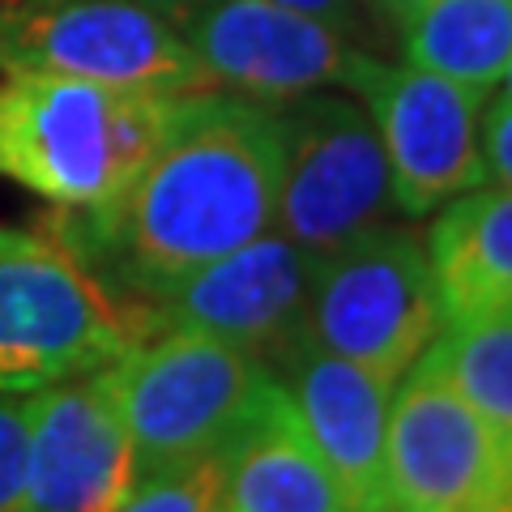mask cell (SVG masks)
Instances as JSON below:
<instances>
[{"label": "cell", "instance_id": "d6986e66", "mask_svg": "<svg viewBox=\"0 0 512 512\" xmlns=\"http://www.w3.org/2000/svg\"><path fill=\"white\" fill-rule=\"evenodd\" d=\"M30 440V393L0 389V512L22 508Z\"/></svg>", "mask_w": 512, "mask_h": 512}, {"label": "cell", "instance_id": "8992f818", "mask_svg": "<svg viewBox=\"0 0 512 512\" xmlns=\"http://www.w3.org/2000/svg\"><path fill=\"white\" fill-rule=\"evenodd\" d=\"M0 73L146 94L210 90L180 22L137 0H0Z\"/></svg>", "mask_w": 512, "mask_h": 512}, {"label": "cell", "instance_id": "cb8c5ba5", "mask_svg": "<svg viewBox=\"0 0 512 512\" xmlns=\"http://www.w3.org/2000/svg\"><path fill=\"white\" fill-rule=\"evenodd\" d=\"M500 86H504V99H512V64H508V73H504V82H500Z\"/></svg>", "mask_w": 512, "mask_h": 512}, {"label": "cell", "instance_id": "52a82bcc", "mask_svg": "<svg viewBox=\"0 0 512 512\" xmlns=\"http://www.w3.org/2000/svg\"><path fill=\"white\" fill-rule=\"evenodd\" d=\"M384 491L393 512H512V436L457 389L431 346L389 402Z\"/></svg>", "mask_w": 512, "mask_h": 512}, {"label": "cell", "instance_id": "6da1fadb", "mask_svg": "<svg viewBox=\"0 0 512 512\" xmlns=\"http://www.w3.org/2000/svg\"><path fill=\"white\" fill-rule=\"evenodd\" d=\"M282 171L278 107L231 90H192L120 197L60 210L52 239L116 299L150 303L274 227Z\"/></svg>", "mask_w": 512, "mask_h": 512}, {"label": "cell", "instance_id": "277c9868", "mask_svg": "<svg viewBox=\"0 0 512 512\" xmlns=\"http://www.w3.org/2000/svg\"><path fill=\"white\" fill-rule=\"evenodd\" d=\"M146 325L43 231H0V389L35 393L103 372Z\"/></svg>", "mask_w": 512, "mask_h": 512}, {"label": "cell", "instance_id": "ac0fdd59", "mask_svg": "<svg viewBox=\"0 0 512 512\" xmlns=\"http://www.w3.org/2000/svg\"><path fill=\"white\" fill-rule=\"evenodd\" d=\"M222 466H227V453L146 474L128 487V495L111 512H218Z\"/></svg>", "mask_w": 512, "mask_h": 512}, {"label": "cell", "instance_id": "ba28073f", "mask_svg": "<svg viewBox=\"0 0 512 512\" xmlns=\"http://www.w3.org/2000/svg\"><path fill=\"white\" fill-rule=\"evenodd\" d=\"M282 171L274 231L325 256L393 214V180L367 107L342 94H303L278 107Z\"/></svg>", "mask_w": 512, "mask_h": 512}, {"label": "cell", "instance_id": "5bb4252c", "mask_svg": "<svg viewBox=\"0 0 512 512\" xmlns=\"http://www.w3.org/2000/svg\"><path fill=\"white\" fill-rule=\"evenodd\" d=\"M427 265L444 329L512 312V188L478 184L440 205Z\"/></svg>", "mask_w": 512, "mask_h": 512}, {"label": "cell", "instance_id": "5b68a950", "mask_svg": "<svg viewBox=\"0 0 512 512\" xmlns=\"http://www.w3.org/2000/svg\"><path fill=\"white\" fill-rule=\"evenodd\" d=\"M444 333L427 239L393 222L316 256L308 338L397 384Z\"/></svg>", "mask_w": 512, "mask_h": 512}, {"label": "cell", "instance_id": "30bf717a", "mask_svg": "<svg viewBox=\"0 0 512 512\" xmlns=\"http://www.w3.org/2000/svg\"><path fill=\"white\" fill-rule=\"evenodd\" d=\"M312 269V252L269 227L244 248L175 282L167 295L141 303L137 316L146 325V338L167 329L210 333L278 372V363L308 342Z\"/></svg>", "mask_w": 512, "mask_h": 512}, {"label": "cell", "instance_id": "7c38bea8", "mask_svg": "<svg viewBox=\"0 0 512 512\" xmlns=\"http://www.w3.org/2000/svg\"><path fill=\"white\" fill-rule=\"evenodd\" d=\"M133 483V440L107 384V367L30 393L18 512H111Z\"/></svg>", "mask_w": 512, "mask_h": 512}, {"label": "cell", "instance_id": "44dd1931", "mask_svg": "<svg viewBox=\"0 0 512 512\" xmlns=\"http://www.w3.org/2000/svg\"><path fill=\"white\" fill-rule=\"evenodd\" d=\"M278 5L286 9H299V13H308V18H320V22H329L333 30H346L355 26V0H278Z\"/></svg>", "mask_w": 512, "mask_h": 512}, {"label": "cell", "instance_id": "7a4b0ae2", "mask_svg": "<svg viewBox=\"0 0 512 512\" xmlns=\"http://www.w3.org/2000/svg\"><path fill=\"white\" fill-rule=\"evenodd\" d=\"M180 94H146L43 73L0 77V180L56 210L120 197L167 133Z\"/></svg>", "mask_w": 512, "mask_h": 512}, {"label": "cell", "instance_id": "8fae6325", "mask_svg": "<svg viewBox=\"0 0 512 512\" xmlns=\"http://www.w3.org/2000/svg\"><path fill=\"white\" fill-rule=\"evenodd\" d=\"M175 22L210 90L282 107L312 90L342 86L346 35L278 0H201Z\"/></svg>", "mask_w": 512, "mask_h": 512}, {"label": "cell", "instance_id": "9c48e42d", "mask_svg": "<svg viewBox=\"0 0 512 512\" xmlns=\"http://www.w3.org/2000/svg\"><path fill=\"white\" fill-rule=\"evenodd\" d=\"M342 86L367 107L384 158H389L393 205L410 218H427L461 192L487 184L478 150V116L487 94L457 86L419 64H384L350 52Z\"/></svg>", "mask_w": 512, "mask_h": 512}, {"label": "cell", "instance_id": "ffe728a7", "mask_svg": "<svg viewBox=\"0 0 512 512\" xmlns=\"http://www.w3.org/2000/svg\"><path fill=\"white\" fill-rule=\"evenodd\" d=\"M478 150H483L487 184L512 188V99H495L491 107L483 103L478 116Z\"/></svg>", "mask_w": 512, "mask_h": 512}, {"label": "cell", "instance_id": "d4e9b609", "mask_svg": "<svg viewBox=\"0 0 512 512\" xmlns=\"http://www.w3.org/2000/svg\"><path fill=\"white\" fill-rule=\"evenodd\" d=\"M376 512H393V508H376Z\"/></svg>", "mask_w": 512, "mask_h": 512}, {"label": "cell", "instance_id": "603a6c76", "mask_svg": "<svg viewBox=\"0 0 512 512\" xmlns=\"http://www.w3.org/2000/svg\"><path fill=\"white\" fill-rule=\"evenodd\" d=\"M137 5H150L158 13H167V18H180V13H188L192 5H201V0H137Z\"/></svg>", "mask_w": 512, "mask_h": 512}, {"label": "cell", "instance_id": "9a60e30c", "mask_svg": "<svg viewBox=\"0 0 512 512\" xmlns=\"http://www.w3.org/2000/svg\"><path fill=\"white\" fill-rule=\"evenodd\" d=\"M218 512H355L342 483L299 427L282 384L227 448Z\"/></svg>", "mask_w": 512, "mask_h": 512}, {"label": "cell", "instance_id": "7402d4cb", "mask_svg": "<svg viewBox=\"0 0 512 512\" xmlns=\"http://www.w3.org/2000/svg\"><path fill=\"white\" fill-rule=\"evenodd\" d=\"M372 5H376V9L384 13V18H393L397 26H402V22L410 18V13L423 5V0H372Z\"/></svg>", "mask_w": 512, "mask_h": 512}, {"label": "cell", "instance_id": "4fadbf2b", "mask_svg": "<svg viewBox=\"0 0 512 512\" xmlns=\"http://www.w3.org/2000/svg\"><path fill=\"white\" fill-rule=\"evenodd\" d=\"M274 380L282 384L299 427L308 431L316 453L342 483L355 512L389 508L384 491V427H389L393 389L384 376L363 363L342 359L316 346L312 338L295 355L278 363Z\"/></svg>", "mask_w": 512, "mask_h": 512}, {"label": "cell", "instance_id": "2e32d148", "mask_svg": "<svg viewBox=\"0 0 512 512\" xmlns=\"http://www.w3.org/2000/svg\"><path fill=\"white\" fill-rule=\"evenodd\" d=\"M406 64L491 94L512 64V0H423L402 22Z\"/></svg>", "mask_w": 512, "mask_h": 512}, {"label": "cell", "instance_id": "e0dca14e", "mask_svg": "<svg viewBox=\"0 0 512 512\" xmlns=\"http://www.w3.org/2000/svg\"><path fill=\"white\" fill-rule=\"evenodd\" d=\"M431 350L457 389L504 436H512V312L478 320V325L444 329Z\"/></svg>", "mask_w": 512, "mask_h": 512}, {"label": "cell", "instance_id": "3957f363", "mask_svg": "<svg viewBox=\"0 0 512 512\" xmlns=\"http://www.w3.org/2000/svg\"><path fill=\"white\" fill-rule=\"evenodd\" d=\"M137 478L222 457L274 393V372L210 333L167 329L107 367Z\"/></svg>", "mask_w": 512, "mask_h": 512}]
</instances>
